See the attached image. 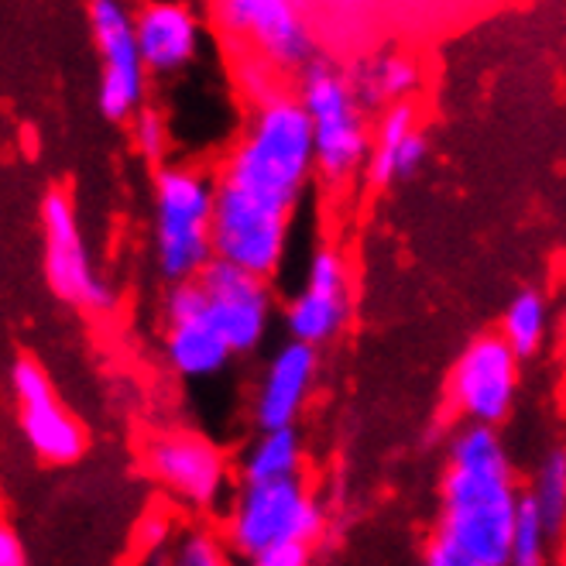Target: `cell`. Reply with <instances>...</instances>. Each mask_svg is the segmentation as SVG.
I'll return each instance as SVG.
<instances>
[{
	"mask_svg": "<svg viewBox=\"0 0 566 566\" xmlns=\"http://www.w3.org/2000/svg\"><path fill=\"white\" fill-rule=\"evenodd\" d=\"M0 566H31L28 563V549H24L21 536L11 525L0 528Z\"/></svg>",
	"mask_w": 566,
	"mask_h": 566,
	"instance_id": "obj_27",
	"label": "cell"
},
{
	"mask_svg": "<svg viewBox=\"0 0 566 566\" xmlns=\"http://www.w3.org/2000/svg\"><path fill=\"white\" fill-rule=\"evenodd\" d=\"M217 176L203 165L169 161L151 176V258L165 285L203 275L213 258Z\"/></svg>",
	"mask_w": 566,
	"mask_h": 566,
	"instance_id": "obj_3",
	"label": "cell"
},
{
	"mask_svg": "<svg viewBox=\"0 0 566 566\" xmlns=\"http://www.w3.org/2000/svg\"><path fill=\"white\" fill-rule=\"evenodd\" d=\"M316 381H319V350L285 337L264 357L258 371L254 395H251L254 429L298 426V416L306 412Z\"/></svg>",
	"mask_w": 566,
	"mask_h": 566,
	"instance_id": "obj_15",
	"label": "cell"
},
{
	"mask_svg": "<svg viewBox=\"0 0 566 566\" xmlns=\"http://www.w3.org/2000/svg\"><path fill=\"white\" fill-rule=\"evenodd\" d=\"M347 76L368 111H388L395 104H409L419 90L422 65L406 49H375L347 65Z\"/></svg>",
	"mask_w": 566,
	"mask_h": 566,
	"instance_id": "obj_18",
	"label": "cell"
},
{
	"mask_svg": "<svg viewBox=\"0 0 566 566\" xmlns=\"http://www.w3.org/2000/svg\"><path fill=\"white\" fill-rule=\"evenodd\" d=\"M213 176V258L272 282L289 258L295 210L316 179L313 124L295 86L248 107Z\"/></svg>",
	"mask_w": 566,
	"mask_h": 566,
	"instance_id": "obj_1",
	"label": "cell"
},
{
	"mask_svg": "<svg viewBox=\"0 0 566 566\" xmlns=\"http://www.w3.org/2000/svg\"><path fill=\"white\" fill-rule=\"evenodd\" d=\"M525 505L546 525L553 543L566 539V443H553L532 468L525 484Z\"/></svg>",
	"mask_w": 566,
	"mask_h": 566,
	"instance_id": "obj_20",
	"label": "cell"
},
{
	"mask_svg": "<svg viewBox=\"0 0 566 566\" xmlns=\"http://www.w3.org/2000/svg\"><path fill=\"white\" fill-rule=\"evenodd\" d=\"M39 223H42V272L55 298L90 313L111 310L114 289L93 269V254L86 248L73 196L65 189H49L39 203Z\"/></svg>",
	"mask_w": 566,
	"mask_h": 566,
	"instance_id": "obj_9",
	"label": "cell"
},
{
	"mask_svg": "<svg viewBox=\"0 0 566 566\" xmlns=\"http://www.w3.org/2000/svg\"><path fill=\"white\" fill-rule=\"evenodd\" d=\"M295 93L313 124L316 179L329 189H344L357 179V172H368L375 127L368 124V107L360 104L347 65L329 59L313 62L295 80Z\"/></svg>",
	"mask_w": 566,
	"mask_h": 566,
	"instance_id": "obj_5",
	"label": "cell"
},
{
	"mask_svg": "<svg viewBox=\"0 0 566 566\" xmlns=\"http://www.w3.org/2000/svg\"><path fill=\"white\" fill-rule=\"evenodd\" d=\"M11 402L14 422L24 447L49 468H70L86 453V429L83 422L62 406V398L35 357H14L11 371Z\"/></svg>",
	"mask_w": 566,
	"mask_h": 566,
	"instance_id": "obj_11",
	"label": "cell"
},
{
	"mask_svg": "<svg viewBox=\"0 0 566 566\" xmlns=\"http://www.w3.org/2000/svg\"><path fill=\"white\" fill-rule=\"evenodd\" d=\"M313 563V546H285L254 563H234V566H310Z\"/></svg>",
	"mask_w": 566,
	"mask_h": 566,
	"instance_id": "obj_26",
	"label": "cell"
},
{
	"mask_svg": "<svg viewBox=\"0 0 566 566\" xmlns=\"http://www.w3.org/2000/svg\"><path fill=\"white\" fill-rule=\"evenodd\" d=\"M525 512V488L502 429L457 426L440 474L437 536L491 566H509Z\"/></svg>",
	"mask_w": 566,
	"mask_h": 566,
	"instance_id": "obj_2",
	"label": "cell"
},
{
	"mask_svg": "<svg viewBox=\"0 0 566 566\" xmlns=\"http://www.w3.org/2000/svg\"><path fill=\"white\" fill-rule=\"evenodd\" d=\"M549 323H553V313H549V298L543 289H522L512 295V303L505 306V316H502V337L505 344L525 360L532 354H539L546 337H549Z\"/></svg>",
	"mask_w": 566,
	"mask_h": 566,
	"instance_id": "obj_21",
	"label": "cell"
},
{
	"mask_svg": "<svg viewBox=\"0 0 566 566\" xmlns=\"http://www.w3.org/2000/svg\"><path fill=\"white\" fill-rule=\"evenodd\" d=\"M127 138H130V148H135L138 158L151 161L155 169L161 165H169V148H172V127L165 120V114L151 104H145L135 117L127 120Z\"/></svg>",
	"mask_w": 566,
	"mask_h": 566,
	"instance_id": "obj_23",
	"label": "cell"
},
{
	"mask_svg": "<svg viewBox=\"0 0 566 566\" xmlns=\"http://www.w3.org/2000/svg\"><path fill=\"white\" fill-rule=\"evenodd\" d=\"M522 381V357L502 333H481L463 347L447 378V406L460 426L497 429L515 409Z\"/></svg>",
	"mask_w": 566,
	"mask_h": 566,
	"instance_id": "obj_8",
	"label": "cell"
},
{
	"mask_svg": "<svg viewBox=\"0 0 566 566\" xmlns=\"http://www.w3.org/2000/svg\"><path fill=\"white\" fill-rule=\"evenodd\" d=\"M199 292H203L207 316L220 329L227 347L234 357L258 354L269 340L275 326V289L269 279H258L251 272H241L227 261H213L210 269L196 279Z\"/></svg>",
	"mask_w": 566,
	"mask_h": 566,
	"instance_id": "obj_14",
	"label": "cell"
},
{
	"mask_svg": "<svg viewBox=\"0 0 566 566\" xmlns=\"http://www.w3.org/2000/svg\"><path fill=\"white\" fill-rule=\"evenodd\" d=\"M429 148L422 135V117L419 107L412 104H395L378 114L375 124V145H371V161H368V182L371 186H391L398 179H409L422 169Z\"/></svg>",
	"mask_w": 566,
	"mask_h": 566,
	"instance_id": "obj_17",
	"label": "cell"
},
{
	"mask_svg": "<svg viewBox=\"0 0 566 566\" xmlns=\"http://www.w3.org/2000/svg\"><path fill=\"white\" fill-rule=\"evenodd\" d=\"M161 566H234L220 532L210 525H186L161 553Z\"/></svg>",
	"mask_w": 566,
	"mask_h": 566,
	"instance_id": "obj_22",
	"label": "cell"
},
{
	"mask_svg": "<svg viewBox=\"0 0 566 566\" xmlns=\"http://www.w3.org/2000/svg\"><path fill=\"white\" fill-rule=\"evenodd\" d=\"M238 481L241 484H272L303 478L306 447L298 426L289 429H254V437L238 453Z\"/></svg>",
	"mask_w": 566,
	"mask_h": 566,
	"instance_id": "obj_19",
	"label": "cell"
},
{
	"mask_svg": "<svg viewBox=\"0 0 566 566\" xmlns=\"http://www.w3.org/2000/svg\"><path fill=\"white\" fill-rule=\"evenodd\" d=\"M135 35L148 76L172 80L203 55L207 24L186 4H145L135 11Z\"/></svg>",
	"mask_w": 566,
	"mask_h": 566,
	"instance_id": "obj_16",
	"label": "cell"
},
{
	"mask_svg": "<svg viewBox=\"0 0 566 566\" xmlns=\"http://www.w3.org/2000/svg\"><path fill=\"white\" fill-rule=\"evenodd\" d=\"M145 474L192 515H220L238 491V463L196 429H158L142 447Z\"/></svg>",
	"mask_w": 566,
	"mask_h": 566,
	"instance_id": "obj_7",
	"label": "cell"
},
{
	"mask_svg": "<svg viewBox=\"0 0 566 566\" xmlns=\"http://www.w3.org/2000/svg\"><path fill=\"white\" fill-rule=\"evenodd\" d=\"M326 528V509L306 478L241 484L217 515V532L234 563H254L285 546H313Z\"/></svg>",
	"mask_w": 566,
	"mask_h": 566,
	"instance_id": "obj_4",
	"label": "cell"
},
{
	"mask_svg": "<svg viewBox=\"0 0 566 566\" xmlns=\"http://www.w3.org/2000/svg\"><path fill=\"white\" fill-rule=\"evenodd\" d=\"M86 14L99 59L96 107L107 120L127 124L148 104V70L135 35V11L117 0H93Z\"/></svg>",
	"mask_w": 566,
	"mask_h": 566,
	"instance_id": "obj_10",
	"label": "cell"
},
{
	"mask_svg": "<svg viewBox=\"0 0 566 566\" xmlns=\"http://www.w3.org/2000/svg\"><path fill=\"white\" fill-rule=\"evenodd\" d=\"M553 546L556 543L546 532V525L536 518V512L525 505L518 532H515V543H512L509 566H553Z\"/></svg>",
	"mask_w": 566,
	"mask_h": 566,
	"instance_id": "obj_24",
	"label": "cell"
},
{
	"mask_svg": "<svg viewBox=\"0 0 566 566\" xmlns=\"http://www.w3.org/2000/svg\"><path fill=\"white\" fill-rule=\"evenodd\" d=\"M217 35L227 49L254 55L295 86L319 62V31L310 8L292 0H223L213 11Z\"/></svg>",
	"mask_w": 566,
	"mask_h": 566,
	"instance_id": "obj_6",
	"label": "cell"
},
{
	"mask_svg": "<svg viewBox=\"0 0 566 566\" xmlns=\"http://www.w3.org/2000/svg\"><path fill=\"white\" fill-rule=\"evenodd\" d=\"M354 313L350 261L337 244H316L306 261V275L285 298L282 326L285 337L306 347H326L340 337Z\"/></svg>",
	"mask_w": 566,
	"mask_h": 566,
	"instance_id": "obj_12",
	"label": "cell"
},
{
	"mask_svg": "<svg viewBox=\"0 0 566 566\" xmlns=\"http://www.w3.org/2000/svg\"><path fill=\"white\" fill-rule=\"evenodd\" d=\"M158 340L165 368L182 381H213L234 360V350L207 316L203 292L196 282L165 289L158 303Z\"/></svg>",
	"mask_w": 566,
	"mask_h": 566,
	"instance_id": "obj_13",
	"label": "cell"
},
{
	"mask_svg": "<svg viewBox=\"0 0 566 566\" xmlns=\"http://www.w3.org/2000/svg\"><path fill=\"white\" fill-rule=\"evenodd\" d=\"M422 566H491V563H481L468 553H460L457 546L443 543L440 536H432L422 549Z\"/></svg>",
	"mask_w": 566,
	"mask_h": 566,
	"instance_id": "obj_25",
	"label": "cell"
}]
</instances>
